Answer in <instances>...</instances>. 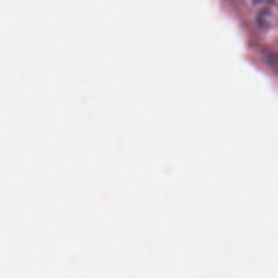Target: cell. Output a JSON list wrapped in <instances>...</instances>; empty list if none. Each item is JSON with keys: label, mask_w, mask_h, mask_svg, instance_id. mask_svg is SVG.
I'll use <instances>...</instances> for the list:
<instances>
[{"label": "cell", "mask_w": 278, "mask_h": 278, "mask_svg": "<svg viewBox=\"0 0 278 278\" xmlns=\"http://www.w3.org/2000/svg\"><path fill=\"white\" fill-rule=\"evenodd\" d=\"M253 5L256 6H259V5H265V4H268L271 0H251Z\"/></svg>", "instance_id": "obj_2"}, {"label": "cell", "mask_w": 278, "mask_h": 278, "mask_svg": "<svg viewBox=\"0 0 278 278\" xmlns=\"http://www.w3.org/2000/svg\"><path fill=\"white\" fill-rule=\"evenodd\" d=\"M273 20V13L269 10H263L258 16V25L260 27H267Z\"/></svg>", "instance_id": "obj_1"}]
</instances>
